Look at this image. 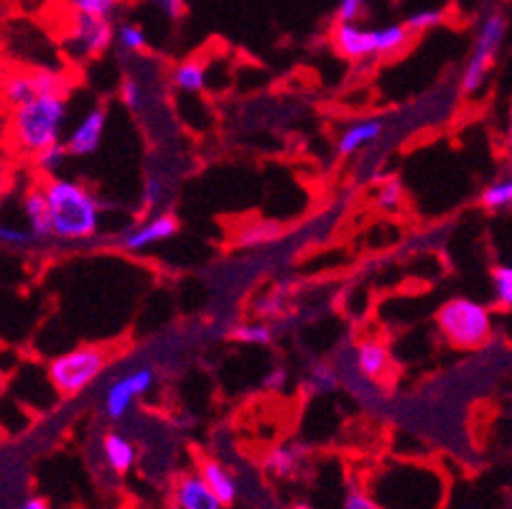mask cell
Segmentation results:
<instances>
[{"mask_svg":"<svg viewBox=\"0 0 512 509\" xmlns=\"http://www.w3.org/2000/svg\"><path fill=\"white\" fill-rule=\"evenodd\" d=\"M59 240H90L100 227V202L90 189L69 179H51L44 186Z\"/></svg>","mask_w":512,"mask_h":509,"instance_id":"cell-1","label":"cell"},{"mask_svg":"<svg viewBox=\"0 0 512 509\" xmlns=\"http://www.w3.org/2000/svg\"><path fill=\"white\" fill-rule=\"evenodd\" d=\"M67 120L64 95H41L31 102L13 107L11 135L16 146L26 153H39L62 140Z\"/></svg>","mask_w":512,"mask_h":509,"instance_id":"cell-2","label":"cell"},{"mask_svg":"<svg viewBox=\"0 0 512 509\" xmlns=\"http://www.w3.org/2000/svg\"><path fill=\"white\" fill-rule=\"evenodd\" d=\"M436 324L446 342L456 349H477L490 342L492 314L490 308L472 298H451L436 311Z\"/></svg>","mask_w":512,"mask_h":509,"instance_id":"cell-3","label":"cell"},{"mask_svg":"<svg viewBox=\"0 0 512 509\" xmlns=\"http://www.w3.org/2000/svg\"><path fill=\"white\" fill-rule=\"evenodd\" d=\"M107 354L100 347H77L49 364V380L62 395H79L105 372Z\"/></svg>","mask_w":512,"mask_h":509,"instance_id":"cell-4","label":"cell"},{"mask_svg":"<svg viewBox=\"0 0 512 509\" xmlns=\"http://www.w3.org/2000/svg\"><path fill=\"white\" fill-rule=\"evenodd\" d=\"M505 31L507 21L502 13H490V16L484 18L477 41H474L472 56H469L467 67H464L462 95H477L482 90V84L487 79V74H490L497 51H500L502 41H505Z\"/></svg>","mask_w":512,"mask_h":509,"instance_id":"cell-5","label":"cell"},{"mask_svg":"<svg viewBox=\"0 0 512 509\" xmlns=\"http://www.w3.org/2000/svg\"><path fill=\"white\" fill-rule=\"evenodd\" d=\"M72 26L67 31V49L74 56H97L110 49L118 28H113L110 18H92L72 13Z\"/></svg>","mask_w":512,"mask_h":509,"instance_id":"cell-6","label":"cell"},{"mask_svg":"<svg viewBox=\"0 0 512 509\" xmlns=\"http://www.w3.org/2000/svg\"><path fill=\"white\" fill-rule=\"evenodd\" d=\"M153 387V370L151 367H138L130 370L128 375L118 377L105 392V413L110 420H123L128 410L133 408L136 398H143Z\"/></svg>","mask_w":512,"mask_h":509,"instance_id":"cell-7","label":"cell"},{"mask_svg":"<svg viewBox=\"0 0 512 509\" xmlns=\"http://www.w3.org/2000/svg\"><path fill=\"white\" fill-rule=\"evenodd\" d=\"M41 95H64V77L57 72H16L6 79V100L13 107Z\"/></svg>","mask_w":512,"mask_h":509,"instance_id":"cell-8","label":"cell"},{"mask_svg":"<svg viewBox=\"0 0 512 509\" xmlns=\"http://www.w3.org/2000/svg\"><path fill=\"white\" fill-rule=\"evenodd\" d=\"M105 125H107L105 107H92L85 118L74 125V130L67 135V140H64L69 148V156L87 158L92 156V153H97V148H100L102 143V135H105Z\"/></svg>","mask_w":512,"mask_h":509,"instance_id":"cell-9","label":"cell"},{"mask_svg":"<svg viewBox=\"0 0 512 509\" xmlns=\"http://www.w3.org/2000/svg\"><path fill=\"white\" fill-rule=\"evenodd\" d=\"M332 44L344 59H352V62L375 56L372 28H362L357 21H337V26L332 28Z\"/></svg>","mask_w":512,"mask_h":509,"instance_id":"cell-10","label":"cell"},{"mask_svg":"<svg viewBox=\"0 0 512 509\" xmlns=\"http://www.w3.org/2000/svg\"><path fill=\"white\" fill-rule=\"evenodd\" d=\"M179 232V219H176L174 212H166V214H158L156 219L151 222L141 224V227H133L130 232H125L120 245L123 250L128 252H141L146 247L158 245V242H166Z\"/></svg>","mask_w":512,"mask_h":509,"instance_id":"cell-11","label":"cell"},{"mask_svg":"<svg viewBox=\"0 0 512 509\" xmlns=\"http://www.w3.org/2000/svg\"><path fill=\"white\" fill-rule=\"evenodd\" d=\"M174 502L179 509H222L225 504L220 502V497L209 489V484L204 482L202 474H184L176 482L174 489Z\"/></svg>","mask_w":512,"mask_h":509,"instance_id":"cell-12","label":"cell"},{"mask_svg":"<svg viewBox=\"0 0 512 509\" xmlns=\"http://www.w3.org/2000/svg\"><path fill=\"white\" fill-rule=\"evenodd\" d=\"M355 362L360 375L370 382H383L390 372V352L377 339H367V342L357 344Z\"/></svg>","mask_w":512,"mask_h":509,"instance_id":"cell-13","label":"cell"},{"mask_svg":"<svg viewBox=\"0 0 512 509\" xmlns=\"http://www.w3.org/2000/svg\"><path fill=\"white\" fill-rule=\"evenodd\" d=\"M23 214L29 222V230L34 232L39 240L54 235V219H51V204L46 189H31L23 199Z\"/></svg>","mask_w":512,"mask_h":509,"instance_id":"cell-14","label":"cell"},{"mask_svg":"<svg viewBox=\"0 0 512 509\" xmlns=\"http://www.w3.org/2000/svg\"><path fill=\"white\" fill-rule=\"evenodd\" d=\"M199 474H202L204 482L209 484V489H212L217 497H220V502L225 504V507H230L232 502L237 499V482L235 476L230 474V471L225 469V466L220 464L217 459H202L199 461Z\"/></svg>","mask_w":512,"mask_h":509,"instance_id":"cell-15","label":"cell"},{"mask_svg":"<svg viewBox=\"0 0 512 509\" xmlns=\"http://www.w3.org/2000/svg\"><path fill=\"white\" fill-rule=\"evenodd\" d=\"M380 133H383V120H360V123H355L352 128L344 130L342 138H339L337 143V153L339 156H352V153H357L360 148H365L367 143L380 138Z\"/></svg>","mask_w":512,"mask_h":509,"instance_id":"cell-16","label":"cell"},{"mask_svg":"<svg viewBox=\"0 0 512 509\" xmlns=\"http://www.w3.org/2000/svg\"><path fill=\"white\" fill-rule=\"evenodd\" d=\"M102 454H105L107 466L115 474H125L136 466V446L123 433H107L105 441H102Z\"/></svg>","mask_w":512,"mask_h":509,"instance_id":"cell-17","label":"cell"},{"mask_svg":"<svg viewBox=\"0 0 512 509\" xmlns=\"http://www.w3.org/2000/svg\"><path fill=\"white\" fill-rule=\"evenodd\" d=\"M263 466L273 479H283V482H288V479H293V476L299 474L301 451L293 446H276L268 451Z\"/></svg>","mask_w":512,"mask_h":509,"instance_id":"cell-18","label":"cell"},{"mask_svg":"<svg viewBox=\"0 0 512 509\" xmlns=\"http://www.w3.org/2000/svg\"><path fill=\"white\" fill-rule=\"evenodd\" d=\"M413 31L408 23H390L383 28H372V39H375V56H388L395 51L406 49L411 41Z\"/></svg>","mask_w":512,"mask_h":509,"instance_id":"cell-19","label":"cell"},{"mask_svg":"<svg viewBox=\"0 0 512 509\" xmlns=\"http://www.w3.org/2000/svg\"><path fill=\"white\" fill-rule=\"evenodd\" d=\"M174 84L184 92H202L204 82H207V69L197 59H186V62L176 64L174 74H171Z\"/></svg>","mask_w":512,"mask_h":509,"instance_id":"cell-20","label":"cell"},{"mask_svg":"<svg viewBox=\"0 0 512 509\" xmlns=\"http://www.w3.org/2000/svg\"><path fill=\"white\" fill-rule=\"evenodd\" d=\"M72 13L92 18H113L123 0H67Z\"/></svg>","mask_w":512,"mask_h":509,"instance_id":"cell-21","label":"cell"},{"mask_svg":"<svg viewBox=\"0 0 512 509\" xmlns=\"http://www.w3.org/2000/svg\"><path fill=\"white\" fill-rule=\"evenodd\" d=\"M118 44L120 49L128 51V54H141L146 51V31H143L138 23H120L118 26Z\"/></svg>","mask_w":512,"mask_h":509,"instance_id":"cell-22","label":"cell"},{"mask_svg":"<svg viewBox=\"0 0 512 509\" xmlns=\"http://www.w3.org/2000/svg\"><path fill=\"white\" fill-rule=\"evenodd\" d=\"M67 156H69L67 143H62V140H59V143H54V146H49V148H44V151L36 153V166H39L41 171L49 176L59 174V168L64 166Z\"/></svg>","mask_w":512,"mask_h":509,"instance_id":"cell-23","label":"cell"},{"mask_svg":"<svg viewBox=\"0 0 512 509\" xmlns=\"http://www.w3.org/2000/svg\"><path fill=\"white\" fill-rule=\"evenodd\" d=\"M230 336L240 344H255L258 347V344H271L273 331L271 326L265 324H240L230 331Z\"/></svg>","mask_w":512,"mask_h":509,"instance_id":"cell-24","label":"cell"},{"mask_svg":"<svg viewBox=\"0 0 512 509\" xmlns=\"http://www.w3.org/2000/svg\"><path fill=\"white\" fill-rule=\"evenodd\" d=\"M482 204L487 209H505L512 204V179L497 181V184L487 186L482 194Z\"/></svg>","mask_w":512,"mask_h":509,"instance_id":"cell-25","label":"cell"},{"mask_svg":"<svg viewBox=\"0 0 512 509\" xmlns=\"http://www.w3.org/2000/svg\"><path fill=\"white\" fill-rule=\"evenodd\" d=\"M492 286L502 306L512 308V265H500L492 270Z\"/></svg>","mask_w":512,"mask_h":509,"instance_id":"cell-26","label":"cell"},{"mask_svg":"<svg viewBox=\"0 0 512 509\" xmlns=\"http://www.w3.org/2000/svg\"><path fill=\"white\" fill-rule=\"evenodd\" d=\"M446 18V13L441 8H426V11H418L408 18V28H411L413 34H423V31H431V28L441 26Z\"/></svg>","mask_w":512,"mask_h":509,"instance_id":"cell-27","label":"cell"},{"mask_svg":"<svg viewBox=\"0 0 512 509\" xmlns=\"http://www.w3.org/2000/svg\"><path fill=\"white\" fill-rule=\"evenodd\" d=\"M278 235H281V230H278L276 224H255V227H250V230L242 232L240 245L242 247H255V245H260V242L276 240Z\"/></svg>","mask_w":512,"mask_h":509,"instance_id":"cell-28","label":"cell"},{"mask_svg":"<svg viewBox=\"0 0 512 509\" xmlns=\"http://www.w3.org/2000/svg\"><path fill=\"white\" fill-rule=\"evenodd\" d=\"M39 240V237L34 235L31 230H18V227H0V242L8 247H18V250H23V247H31L34 242Z\"/></svg>","mask_w":512,"mask_h":509,"instance_id":"cell-29","label":"cell"},{"mask_svg":"<svg viewBox=\"0 0 512 509\" xmlns=\"http://www.w3.org/2000/svg\"><path fill=\"white\" fill-rule=\"evenodd\" d=\"M400 202H403V184L398 179L383 184V189L377 194V204L383 209H395Z\"/></svg>","mask_w":512,"mask_h":509,"instance_id":"cell-30","label":"cell"},{"mask_svg":"<svg viewBox=\"0 0 512 509\" xmlns=\"http://www.w3.org/2000/svg\"><path fill=\"white\" fill-rule=\"evenodd\" d=\"M344 509H385V507L377 502L372 494L362 492V489H349L347 497H344Z\"/></svg>","mask_w":512,"mask_h":509,"instance_id":"cell-31","label":"cell"},{"mask_svg":"<svg viewBox=\"0 0 512 509\" xmlns=\"http://www.w3.org/2000/svg\"><path fill=\"white\" fill-rule=\"evenodd\" d=\"M311 385H314V390H334L337 377H334V372L329 370L327 364H316L314 370H311Z\"/></svg>","mask_w":512,"mask_h":509,"instance_id":"cell-32","label":"cell"},{"mask_svg":"<svg viewBox=\"0 0 512 509\" xmlns=\"http://www.w3.org/2000/svg\"><path fill=\"white\" fill-rule=\"evenodd\" d=\"M153 8L169 21H179L186 13V0H151Z\"/></svg>","mask_w":512,"mask_h":509,"instance_id":"cell-33","label":"cell"},{"mask_svg":"<svg viewBox=\"0 0 512 509\" xmlns=\"http://www.w3.org/2000/svg\"><path fill=\"white\" fill-rule=\"evenodd\" d=\"M123 102L130 110H141L143 107V90L138 79H125L123 82Z\"/></svg>","mask_w":512,"mask_h":509,"instance_id":"cell-34","label":"cell"},{"mask_svg":"<svg viewBox=\"0 0 512 509\" xmlns=\"http://www.w3.org/2000/svg\"><path fill=\"white\" fill-rule=\"evenodd\" d=\"M365 0H339L337 21H357L362 16Z\"/></svg>","mask_w":512,"mask_h":509,"instance_id":"cell-35","label":"cell"},{"mask_svg":"<svg viewBox=\"0 0 512 509\" xmlns=\"http://www.w3.org/2000/svg\"><path fill=\"white\" fill-rule=\"evenodd\" d=\"M13 509H49V502L44 497H29L26 502H21Z\"/></svg>","mask_w":512,"mask_h":509,"instance_id":"cell-36","label":"cell"},{"mask_svg":"<svg viewBox=\"0 0 512 509\" xmlns=\"http://www.w3.org/2000/svg\"><path fill=\"white\" fill-rule=\"evenodd\" d=\"M283 382H286V372L276 370V372H271V377H268V382H265V385L278 387V385H283Z\"/></svg>","mask_w":512,"mask_h":509,"instance_id":"cell-37","label":"cell"},{"mask_svg":"<svg viewBox=\"0 0 512 509\" xmlns=\"http://www.w3.org/2000/svg\"><path fill=\"white\" fill-rule=\"evenodd\" d=\"M156 196H161V186H156V181H148V202H153Z\"/></svg>","mask_w":512,"mask_h":509,"instance_id":"cell-38","label":"cell"},{"mask_svg":"<svg viewBox=\"0 0 512 509\" xmlns=\"http://www.w3.org/2000/svg\"><path fill=\"white\" fill-rule=\"evenodd\" d=\"M293 509H311V507H309V504H296V507H293Z\"/></svg>","mask_w":512,"mask_h":509,"instance_id":"cell-39","label":"cell"},{"mask_svg":"<svg viewBox=\"0 0 512 509\" xmlns=\"http://www.w3.org/2000/svg\"><path fill=\"white\" fill-rule=\"evenodd\" d=\"M510 140H512V118H510Z\"/></svg>","mask_w":512,"mask_h":509,"instance_id":"cell-40","label":"cell"}]
</instances>
